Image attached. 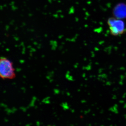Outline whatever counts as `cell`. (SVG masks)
<instances>
[{
	"mask_svg": "<svg viewBox=\"0 0 126 126\" xmlns=\"http://www.w3.org/2000/svg\"><path fill=\"white\" fill-rule=\"evenodd\" d=\"M0 75L3 79H12L15 76L12 63L4 57L1 58L0 61Z\"/></svg>",
	"mask_w": 126,
	"mask_h": 126,
	"instance_id": "obj_2",
	"label": "cell"
},
{
	"mask_svg": "<svg viewBox=\"0 0 126 126\" xmlns=\"http://www.w3.org/2000/svg\"><path fill=\"white\" fill-rule=\"evenodd\" d=\"M107 24L110 33L113 36L121 35L126 32V25L121 19L115 17H110L107 21Z\"/></svg>",
	"mask_w": 126,
	"mask_h": 126,
	"instance_id": "obj_1",
	"label": "cell"
}]
</instances>
